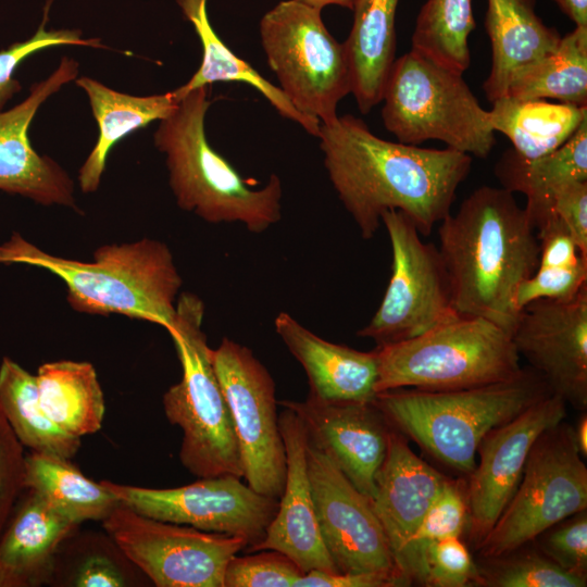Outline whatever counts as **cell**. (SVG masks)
<instances>
[{
    "label": "cell",
    "instance_id": "cell-1",
    "mask_svg": "<svg viewBox=\"0 0 587 587\" xmlns=\"http://www.w3.org/2000/svg\"><path fill=\"white\" fill-rule=\"evenodd\" d=\"M324 166L339 200L363 239H371L387 210H398L428 236L451 213L472 157L450 149L394 142L352 115L321 124Z\"/></svg>",
    "mask_w": 587,
    "mask_h": 587
},
{
    "label": "cell",
    "instance_id": "cell-2",
    "mask_svg": "<svg viewBox=\"0 0 587 587\" xmlns=\"http://www.w3.org/2000/svg\"><path fill=\"white\" fill-rule=\"evenodd\" d=\"M438 236L457 312L511 334L521 312L516 290L535 273L540 254L525 209L509 190L482 186L440 222Z\"/></svg>",
    "mask_w": 587,
    "mask_h": 587
},
{
    "label": "cell",
    "instance_id": "cell-3",
    "mask_svg": "<svg viewBox=\"0 0 587 587\" xmlns=\"http://www.w3.org/2000/svg\"><path fill=\"white\" fill-rule=\"evenodd\" d=\"M0 263L26 264L58 276L76 312L121 314L167 332L175 324L183 280L170 248L160 240L104 245L91 261H79L46 252L14 232L0 245Z\"/></svg>",
    "mask_w": 587,
    "mask_h": 587
},
{
    "label": "cell",
    "instance_id": "cell-4",
    "mask_svg": "<svg viewBox=\"0 0 587 587\" xmlns=\"http://www.w3.org/2000/svg\"><path fill=\"white\" fill-rule=\"evenodd\" d=\"M210 104L208 86L199 87L159 121L153 142L165 157L171 190L182 210L210 224L240 223L261 234L282 217L280 178L273 173L258 187L212 148L204 126Z\"/></svg>",
    "mask_w": 587,
    "mask_h": 587
},
{
    "label": "cell",
    "instance_id": "cell-5",
    "mask_svg": "<svg viewBox=\"0 0 587 587\" xmlns=\"http://www.w3.org/2000/svg\"><path fill=\"white\" fill-rule=\"evenodd\" d=\"M550 394L538 373L523 369L509 380L473 388L386 390L373 402L391 427L440 463L470 475L483 438Z\"/></svg>",
    "mask_w": 587,
    "mask_h": 587
},
{
    "label": "cell",
    "instance_id": "cell-6",
    "mask_svg": "<svg viewBox=\"0 0 587 587\" xmlns=\"http://www.w3.org/2000/svg\"><path fill=\"white\" fill-rule=\"evenodd\" d=\"M204 304L184 292L176 302L174 326L167 332L182 365V379L163 396L168 422L183 430L179 460L198 478L243 476L233 419L202 330Z\"/></svg>",
    "mask_w": 587,
    "mask_h": 587
},
{
    "label": "cell",
    "instance_id": "cell-7",
    "mask_svg": "<svg viewBox=\"0 0 587 587\" xmlns=\"http://www.w3.org/2000/svg\"><path fill=\"white\" fill-rule=\"evenodd\" d=\"M375 352L376 394L473 388L509 380L523 371L511 334L480 316L460 315Z\"/></svg>",
    "mask_w": 587,
    "mask_h": 587
},
{
    "label": "cell",
    "instance_id": "cell-8",
    "mask_svg": "<svg viewBox=\"0 0 587 587\" xmlns=\"http://www.w3.org/2000/svg\"><path fill=\"white\" fill-rule=\"evenodd\" d=\"M462 74L413 50L397 58L380 101L385 128L402 143L420 146L435 139L471 157L487 158L496 133L489 111Z\"/></svg>",
    "mask_w": 587,
    "mask_h": 587
},
{
    "label": "cell",
    "instance_id": "cell-9",
    "mask_svg": "<svg viewBox=\"0 0 587 587\" xmlns=\"http://www.w3.org/2000/svg\"><path fill=\"white\" fill-rule=\"evenodd\" d=\"M322 11L283 0L260 20L261 46L278 87L304 115L334 122L339 102L352 91L344 42L326 28Z\"/></svg>",
    "mask_w": 587,
    "mask_h": 587
},
{
    "label": "cell",
    "instance_id": "cell-10",
    "mask_svg": "<svg viewBox=\"0 0 587 587\" xmlns=\"http://www.w3.org/2000/svg\"><path fill=\"white\" fill-rule=\"evenodd\" d=\"M586 508L587 467L562 421L535 441L512 498L476 549L483 558L508 553Z\"/></svg>",
    "mask_w": 587,
    "mask_h": 587
},
{
    "label": "cell",
    "instance_id": "cell-11",
    "mask_svg": "<svg viewBox=\"0 0 587 587\" xmlns=\"http://www.w3.org/2000/svg\"><path fill=\"white\" fill-rule=\"evenodd\" d=\"M391 245V275L384 298L358 336L377 347L414 338L460 314L438 248L422 241L414 223L398 210L382 214Z\"/></svg>",
    "mask_w": 587,
    "mask_h": 587
},
{
    "label": "cell",
    "instance_id": "cell-12",
    "mask_svg": "<svg viewBox=\"0 0 587 587\" xmlns=\"http://www.w3.org/2000/svg\"><path fill=\"white\" fill-rule=\"evenodd\" d=\"M112 541L158 587H224L229 560L248 542L141 515L120 503L103 521Z\"/></svg>",
    "mask_w": 587,
    "mask_h": 587
},
{
    "label": "cell",
    "instance_id": "cell-13",
    "mask_svg": "<svg viewBox=\"0 0 587 587\" xmlns=\"http://www.w3.org/2000/svg\"><path fill=\"white\" fill-rule=\"evenodd\" d=\"M212 363L233 419L242 478L257 492L279 499L287 465L275 383L249 348L226 337L212 349Z\"/></svg>",
    "mask_w": 587,
    "mask_h": 587
},
{
    "label": "cell",
    "instance_id": "cell-14",
    "mask_svg": "<svg viewBox=\"0 0 587 587\" xmlns=\"http://www.w3.org/2000/svg\"><path fill=\"white\" fill-rule=\"evenodd\" d=\"M101 484L124 505L155 520L237 536L248 548L261 542L278 499L261 495L230 474L203 477L176 488H145L110 480Z\"/></svg>",
    "mask_w": 587,
    "mask_h": 587
},
{
    "label": "cell",
    "instance_id": "cell-15",
    "mask_svg": "<svg viewBox=\"0 0 587 587\" xmlns=\"http://www.w3.org/2000/svg\"><path fill=\"white\" fill-rule=\"evenodd\" d=\"M307 463L319 529L337 572L401 575L372 501L309 442Z\"/></svg>",
    "mask_w": 587,
    "mask_h": 587
},
{
    "label": "cell",
    "instance_id": "cell-16",
    "mask_svg": "<svg viewBox=\"0 0 587 587\" xmlns=\"http://www.w3.org/2000/svg\"><path fill=\"white\" fill-rule=\"evenodd\" d=\"M519 355L551 394L587 409V286L569 300L537 299L520 312L511 333Z\"/></svg>",
    "mask_w": 587,
    "mask_h": 587
},
{
    "label": "cell",
    "instance_id": "cell-17",
    "mask_svg": "<svg viewBox=\"0 0 587 587\" xmlns=\"http://www.w3.org/2000/svg\"><path fill=\"white\" fill-rule=\"evenodd\" d=\"M566 402L550 394L480 441L479 457L466 487L471 537L477 547L512 498L530 449L547 429L564 421Z\"/></svg>",
    "mask_w": 587,
    "mask_h": 587
},
{
    "label": "cell",
    "instance_id": "cell-18",
    "mask_svg": "<svg viewBox=\"0 0 587 587\" xmlns=\"http://www.w3.org/2000/svg\"><path fill=\"white\" fill-rule=\"evenodd\" d=\"M77 74V61L63 57L46 79L32 85L22 102L0 110V190L46 207L79 211L68 173L50 157L39 154L28 137L30 123L41 104L75 80Z\"/></svg>",
    "mask_w": 587,
    "mask_h": 587
},
{
    "label": "cell",
    "instance_id": "cell-19",
    "mask_svg": "<svg viewBox=\"0 0 587 587\" xmlns=\"http://www.w3.org/2000/svg\"><path fill=\"white\" fill-rule=\"evenodd\" d=\"M304 425L308 442L328 457L371 501L391 426L373 401L282 400Z\"/></svg>",
    "mask_w": 587,
    "mask_h": 587
},
{
    "label": "cell",
    "instance_id": "cell-20",
    "mask_svg": "<svg viewBox=\"0 0 587 587\" xmlns=\"http://www.w3.org/2000/svg\"><path fill=\"white\" fill-rule=\"evenodd\" d=\"M286 451V480L278 508L264 539L249 551L276 550L289 557L303 573L337 572L323 542L308 474V436L303 423L290 409L278 415Z\"/></svg>",
    "mask_w": 587,
    "mask_h": 587
},
{
    "label": "cell",
    "instance_id": "cell-21",
    "mask_svg": "<svg viewBox=\"0 0 587 587\" xmlns=\"http://www.w3.org/2000/svg\"><path fill=\"white\" fill-rule=\"evenodd\" d=\"M448 477L417 457L391 427L386 457L375 477L372 504L394 560L409 544Z\"/></svg>",
    "mask_w": 587,
    "mask_h": 587
},
{
    "label": "cell",
    "instance_id": "cell-22",
    "mask_svg": "<svg viewBox=\"0 0 587 587\" xmlns=\"http://www.w3.org/2000/svg\"><path fill=\"white\" fill-rule=\"evenodd\" d=\"M277 335L302 365L309 395L322 401H373L378 376L375 350L362 352L327 341L286 312L274 321Z\"/></svg>",
    "mask_w": 587,
    "mask_h": 587
},
{
    "label": "cell",
    "instance_id": "cell-23",
    "mask_svg": "<svg viewBox=\"0 0 587 587\" xmlns=\"http://www.w3.org/2000/svg\"><path fill=\"white\" fill-rule=\"evenodd\" d=\"M484 23L491 43V68L483 89L491 103L505 97L522 73L552 52L562 36L536 14L535 0H487Z\"/></svg>",
    "mask_w": 587,
    "mask_h": 587
},
{
    "label": "cell",
    "instance_id": "cell-24",
    "mask_svg": "<svg viewBox=\"0 0 587 587\" xmlns=\"http://www.w3.org/2000/svg\"><path fill=\"white\" fill-rule=\"evenodd\" d=\"M75 526L29 490L0 537V587H27L46 580L58 548Z\"/></svg>",
    "mask_w": 587,
    "mask_h": 587
},
{
    "label": "cell",
    "instance_id": "cell-25",
    "mask_svg": "<svg viewBox=\"0 0 587 587\" xmlns=\"http://www.w3.org/2000/svg\"><path fill=\"white\" fill-rule=\"evenodd\" d=\"M502 188L526 196L525 211L537 232L555 215V195L567 184L587 180V118L558 149L527 160L507 150L495 165Z\"/></svg>",
    "mask_w": 587,
    "mask_h": 587
},
{
    "label": "cell",
    "instance_id": "cell-26",
    "mask_svg": "<svg viewBox=\"0 0 587 587\" xmlns=\"http://www.w3.org/2000/svg\"><path fill=\"white\" fill-rule=\"evenodd\" d=\"M75 84L86 92L99 129L96 145L78 171L80 190L90 193L100 186L112 148L133 132L167 117L178 101L173 90L140 97L116 91L88 76L76 78Z\"/></svg>",
    "mask_w": 587,
    "mask_h": 587
},
{
    "label": "cell",
    "instance_id": "cell-27",
    "mask_svg": "<svg viewBox=\"0 0 587 587\" xmlns=\"http://www.w3.org/2000/svg\"><path fill=\"white\" fill-rule=\"evenodd\" d=\"M400 0H354L353 23L344 41L352 91L359 111L367 114L382 101L396 60V14Z\"/></svg>",
    "mask_w": 587,
    "mask_h": 587
},
{
    "label": "cell",
    "instance_id": "cell-28",
    "mask_svg": "<svg viewBox=\"0 0 587 587\" xmlns=\"http://www.w3.org/2000/svg\"><path fill=\"white\" fill-rule=\"evenodd\" d=\"M176 2L186 20L193 26L202 47L198 70L187 83L173 90L177 101L189 91L213 83H243L257 89L282 117L297 123L309 135L317 137L320 121L297 110L278 86L236 55L217 36L209 20L208 0H176Z\"/></svg>",
    "mask_w": 587,
    "mask_h": 587
},
{
    "label": "cell",
    "instance_id": "cell-29",
    "mask_svg": "<svg viewBox=\"0 0 587 587\" xmlns=\"http://www.w3.org/2000/svg\"><path fill=\"white\" fill-rule=\"evenodd\" d=\"M489 120L520 157L532 160L561 147L587 118V107L544 99L502 97L491 102Z\"/></svg>",
    "mask_w": 587,
    "mask_h": 587
},
{
    "label": "cell",
    "instance_id": "cell-30",
    "mask_svg": "<svg viewBox=\"0 0 587 587\" xmlns=\"http://www.w3.org/2000/svg\"><path fill=\"white\" fill-rule=\"evenodd\" d=\"M36 379L40 404L61 429L82 438L101 428L104 397L91 363L47 362L38 367Z\"/></svg>",
    "mask_w": 587,
    "mask_h": 587
},
{
    "label": "cell",
    "instance_id": "cell-31",
    "mask_svg": "<svg viewBox=\"0 0 587 587\" xmlns=\"http://www.w3.org/2000/svg\"><path fill=\"white\" fill-rule=\"evenodd\" d=\"M68 460L34 451L25 455V488L39 494L76 525L103 521L121 502Z\"/></svg>",
    "mask_w": 587,
    "mask_h": 587
},
{
    "label": "cell",
    "instance_id": "cell-32",
    "mask_svg": "<svg viewBox=\"0 0 587 587\" xmlns=\"http://www.w3.org/2000/svg\"><path fill=\"white\" fill-rule=\"evenodd\" d=\"M0 407L20 442L34 452L71 459L80 438L61 429L43 411L36 375L12 359L0 364Z\"/></svg>",
    "mask_w": 587,
    "mask_h": 587
},
{
    "label": "cell",
    "instance_id": "cell-33",
    "mask_svg": "<svg viewBox=\"0 0 587 587\" xmlns=\"http://www.w3.org/2000/svg\"><path fill=\"white\" fill-rule=\"evenodd\" d=\"M505 97L587 107V27L575 26L558 47L522 73Z\"/></svg>",
    "mask_w": 587,
    "mask_h": 587
},
{
    "label": "cell",
    "instance_id": "cell-34",
    "mask_svg": "<svg viewBox=\"0 0 587 587\" xmlns=\"http://www.w3.org/2000/svg\"><path fill=\"white\" fill-rule=\"evenodd\" d=\"M474 28L472 0H427L415 21L411 50L463 73L471 64Z\"/></svg>",
    "mask_w": 587,
    "mask_h": 587
},
{
    "label": "cell",
    "instance_id": "cell-35",
    "mask_svg": "<svg viewBox=\"0 0 587 587\" xmlns=\"http://www.w3.org/2000/svg\"><path fill=\"white\" fill-rule=\"evenodd\" d=\"M408 585L465 587L478 584V569L460 537L415 541L395 559Z\"/></svg>",
    "mask_w": 587,
    "mask_h": 587
},
{
    "label": "cell",
    "instance_id": "cell-36",
    "mask_svg": "<svg viewBox=\"0 0 587 587\" xmlns=\"http://www.w3.org/2000/svg\"><path fill=\"white\" fill-rule=\"evenodd\" d=\"M477 586L487 587H585L587 578L562 570L538 548L525 545L508 553L484 558Z\"/></svg>",
    "mask_w": 587,
    "mask_h": 587
},
{
    "label": "cell",
    "instance_id": "cell-37",
    "mask_svg": "<svg viewBox=\"0 0 587 587\" xmlns=\"http://www.w3.org/2000/svg\"><path fill=\"white\" fill-rule=\"evenodd\" d=\"M51 0L46 4L42 23L36 33L24 41L14 42L0 50V110L22 88L14 78L17 66L29 55L58 46H80L89 48H105L98 38H84L78 29H47V18Z\"/></svg>",
    "mask_w": 587,
    "mask_h": 587
},
{
    "label": "cell",
    "instance_id": "cell-38",
    "mask_svg": "<svg viewBox=\"0 0 587 587\" xmlns=\"http://www.w3.org/2000/svg\"><path fill=\"white\" fill-rule=\"evenodd\" d=\"M302 574V570L286 554L260 550L257 554H236L229 560L224 587H294Z\"/></svg>",
    "mask_w": 587,
    "mask_h": 587
},
{
    "label": "cell",
    "instance_id": "cell-39",
    "mask_svg": "<svg viewBox=\"0 0 587 587\" xmlns=\"http://www.w3.org/2000/svg\"><path fill=\"white\" fill-rule=\"evenodd\" d=\"M467 524L466 488L462 482L448 478L428 507L408 545L445 537H460Z\"/></svg>",
    "mask_w": 587,
    "mask_h": 587
},
{
    "label": "cell",
    "instance_id": "cell-40",
    "mask_svg": "<svg viewBox=\"0 0 587 587\" xmlns=\"http://www.w3.org/2000/svg\"><path fill=\"white\" fill-rule=\"evenodd\" d=\"M535 540L562 570L587 578V514L580 511L548 528Z\"/></svg>",
    "mask_w": 587,
    "mask_h": 587
},
{
    "label": "cell",
    "instance_id": "cell-41",
    "mask_svg": "<svg viewBox=\"0 0 587 587\" xmlns=\"http://www.w3.org/2000/svg\"><path fill=\"white\" fill-rule=\"evenodd\" d=\"M587 286V262L572 266H539L535 273L523 280L515 296L521 311L527 303L537 299L569 300Z\"/></svg>",
    "mask_w": 587,
    "mask_h": 587
},
{
    "label": "cell",
    "instance_id": "cell-42",
    "mask_svg": "<svg viewBox=\"0 0 587 587\" xmlns=\"http://www.w3.org/2000/svg\"><path fill=\"white\" fill-rule=\"evenodd\" d=\"M25 455L0 407V537L2 536L23 489Z\"/></svg>",
    "mask_w": 587,
    "mask_h": 587
},
{
    "label": "cell",
    "instance_id": "cell-43",
    "mask_svg": "<svg viewBox=\"0 0 587 587\" xmlns=\"http://www.w3.org/2000/svg\"><path fill=\"white\" fill-rule=\"evenodd\" d=\"M68 582L78 587H121L130 585L132 576L112 551L93 550L78 561Z\"/></svg>",
    "mask_w": 587,
    "mask_h": 587
},
{
    "label": "cell",
    "instance_id": "cell-44",
    "mask_svg": "<svg viewBox=\"0 0 587 587\" xmlns=\"http://www.w3.org/2000/svg\"><path fill=\"white\" fill-rule=\"evenodd\" d=\"M552 211L587 258V180L565 185L554 197Z\"/></svg>",
    "mask_w": 587,
    "mask_h": 587
},
{
    "label": "cell",
    "instance_id": "cell-45",
    "mask_svg": "<svg viewBox=\"0 0 587 587\" xmlns=\"http://www.w3.org/2000/svg\"><path fill=\"white\" fill-rule=\"evenodd\" d=\"M408 586L397 573L364 572L338 573L311 570L303 573L294 587H395Z\"/></svg>",
    "mask_w": 587,
    "mask_h": 587
},
{
    "label": "cell",
    "instance_id": "cell-46",
    "mask_svg": "<svg viewBox=\"0 0 587 587\" xmlns=\"http://www.w3.org/2000/svg\"><path fill=\"white\" fill-rule=\"evenodd\" d=\"M575 26L587 27V0H553Z\"/></svg>",
    "mask_w": 587,
    "mask_h": 587
},
{
    "label": "cell",
    "instance_id": "cell-47",
    "mask_svg": "<svg viewBox=\"0 0 587 587\" xmlns=\"http://www.w3.org/2000/svg\"><path fill=\"white\" fill-rule=\"evenodd\" d=\"M573 433L577 449L582 457L587 455V415L586 412L582 413L575 426H573Z\"/></svg>",
    "mask_w": 587,
    "mask_h": 587
},
{
    "label": "cell",
    "instance_id": "cell-48",
    "mask_svg": "<svg viewBox=\"0 0 587 587\" xmlns=\"http://www.w3.org/2000/svg\"><path fill=\"white\" fill-rule=\"evenodd\" d=\"M301 1L310 7L316 8L319 10H323L325 7L328 5H338L341 8H346L349 10H352L354 0H298Z\"/></svg>",
    "mask_w": 587,
    "mask_h": 587
}]
</instances>
